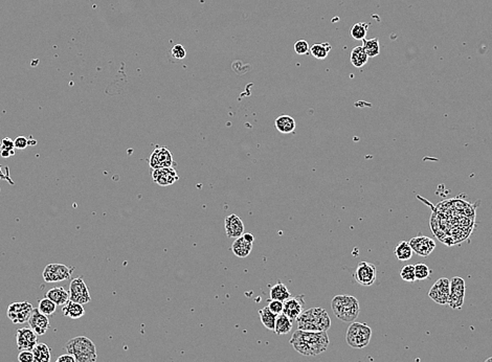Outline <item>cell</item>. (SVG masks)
I'll use <instances>...</instances> for the list:
<instances>
[{"label": "cell", "instance_id": "obj_26", "mask_svg": "<svg viewBox=\"0 0 492 362\" xmlns=\"http://www.w3.org/2000/svg\"><path fill=\"white\" fill-rule=\"evenodd\" d=\"M292 329V321L287 317L285 314H280L277 316V322H276V329L275 333L277 335H286L288 334Z\"/></svg>", "mask_w": 492, "mask_h": 362}, {"label": "cell", "instance_id": "obj_38", "mask_svg": "<svg viewBox=\"0 0 492 362\" xmlns=\"http://www.w3.org/2000/svg\"><path fill=\"white\" fill-rule=\"evenodd\" d=\"M268 309L275 313L276 315H280L283 313V308H284V303L276 300H268Z\"/></svg>", "mask_w": 492, "mask_h": 362}, {"label": "cell", "instance_id": "obj_43", "mask_svg": "<svg viewBox=\"0 0 492 362\" xmlns=\"http://www.w3.org/2000/svg\"><path fill=\"white\" fill-rule=\"evenodd\" d=\"M485 362H492V357H489V358H487V359L485 360Z\"/></svg>", "mask_w": 492, "mask_h": 362}, {"label": "cell", "instance_id": "obj_3", "mask_svg": "<svg viewBox=\"0 0 492 362\" xmlns=\"http://www.w3.org/2000/svg\"><path fill=\"white\" fill-rule=\"evenodd\" d=\"M64 350L67 354L73 356L77 362H95L97 359L95 345L85 336H77L70 339Z\"/></svg>", "mask_w": 492, "mask_h": 362}, {"label": "cell", "instance_id": "obj_27", "mask_svg": "<svg viewBox=\"0 0 492 362\" xmlns=\"http://www.w3.org/2000/svg\"><path fill=\"white\" fill-rule=\"evenodd\" d=\"M350 60H351V63L353 64L354 67L360 68V67L364 66L365 64L367 63L368 57H367V55L365 54V52H364V50H363L362 46H356V47H354V49L352 50V52H351Z\"/></svg>", "mask_w": 492, "mask_h": 362}, {"label": "cell", "instance_id": "obj_35", "mask_svg": "<svg viewBox=\"0 0 492 362\" xmlns=\"http://www.w3.org/2000/svg\"><path fill=\"white\" fill-rule=\"evenodd\" d=\"M15 143H14V140L9 138V137H6L2 140V143H0V152H3V151H7V152H10L12 155L15 154Z\"/></svg>", "mask_w": 492, "mask_h": 362}, {"label": "cell", "instance_id": "obj_4", "mask_svg": "<svg viewBox=\"0 0 492 362\" xmlns=\"http://www.w3.org/2000/svg\"><path fill=\"white\" fill-rule=\"evenodd\" d=\"M335 316L345 323H353L359 315L360 307L356 297L352 295H336L331 302Z\"/></svg>", "mask_w": 492, "mask_h": 362}, {"label": "cell", "instance_id": "obj_33", "mask_svg": "<svg viewBox=\"0 0 492 362\" xmlns=\"http://www.w3.org/2000/svg\"><path fill=\"white\" fill-rule=\"evenodd\" d=\"M400 278L407 283H414L416 281L415 276V265H405L400 270Z\"/></svg>", "mask_w": 492, "mask_h": 362}, {"label": "cell", "instance_id": "obj_36", "mask_svg": "<svg viewBox=\"0 0 492 362\" xmlns=\"http://www.w3.org/2000/svg\"><path fill=\"white\" fill-rule=\"evenodd\" d=\"M310 51V46L308 44V42L305 40H299L296 42L294 44V52L298 55H306L308 54Z\"/></svg>", "mask_w": 492, "mask_h": 362}, {"label": "cell", "instance_id": "obj_31", "mask_svg": "<svg viewBox=\"0 0 492 362\" xmlns=\"http://www.w3.org/2000/svg\"><path fill=\"white\" fill-rule=\"evenodd\" d=\"M38 310L40 311V313H42L46 316H51L56 312L57 305L54 302H52L51 300H48L47 297H44V299L39 301Z\"/></svg>", "mask_w": 492, "mask_h": 362}, {"label": "cell", "instance_id": "obj_12", "mask_svg": "<svg viewBox=\"0 0 492 362\" xmlns=\"http://www.w3.org/2000/svg\"><path fill=\"white\" fill-rule=\"evenodd\" d=\"M149 164L152 170L169 167L175 164L173 155L167 147H157L150 155Z\"/></svg>", "mask_w": 492, "mask_h": 362}, {"label": "cell", "instance_id": "obj_14", "mask_svg": "<svg viewBox=\"0 0 492 362\" xmlns=\"http://www.w3.org/2000/svg\"><path fill=\"white\" fill-rule=\"evenodd\" d=\"M152 179L160 186H169L179 179V175L173 166L161 167L153 170Z\"/></svg>", "mask_w": 492, "mask_h": 362}, {"label": "cell", "instance_id": "obj_20", "mask_svg": "<svg viewBox=\"0 0 492 362\" xmlns=\"http://www.w3.org/2000/svg\"><path fill=\"white\" fill-rule=\"evenodd\" d=\"M275 124H276V128L278 129V131L280 133H283V134L292 133L297 128V123H296L294 118L289 116V115H287V114L279 116L276 119Z\"/></svg>", "mask_w": 492, "mask_h": 362}, {"label": "cell", "instance_id": "obj_37", "mask_svg": "<svg viewBox=\"0 0 492 362\" xmlns=\"http://www.w3.org/2000/svg\"><path fill=\"white\" fill-rule=\"evenodd\" d=\"M171 55L176 60H183L187 57V52L181 44H176L171 50Z\"/></svg>", "mask_w": 492, "mask_h": 362}, {"label": "cell", "instance_id": "obj_2", "mask_svg": "<svg viewBox=\"0 0 492 362\" xmlns=\"http://www.w3.org/2000/svg\"><path fill=\"white\" fill-rule=\"evenodd\" d=\"M296 322L298 330L308 332H327L331 327L330 316L321 307L304 311Z\"/></svg>", "mask_w": 492, "mask_h": 362}, {"label": "cell", "instance_id": "obj_19", "mask_svg": "<svg viewBox=\"0 0 492 362\" xmlns=\"http://www.w3.org/2000/svg\"><path fill=\"white\" fill-rule=\"evenodd\" d=\"M45 297L57 306H64L69 301V293L68 290H65L63 287H55L46 292Z\"/></svg>", "mask_w": 492, "mask_h": 362}, {"label": "cell", "instance_id": "obj_23", "mask_svg": "<svg viewBox=\"0 0 492 362\" xmlns=\"http://www.w3.org/2000/svg\"><path fill=\"white\" fill-rule=\"evenodd\" d=\"M34 362H51L52 350L46 344H37L33 349Z\"/></svg>", "mask_w": 492, "mask_h": 362}, {"label": "cell", "instance_id": "obj_5", "mask_svg": "<svg viewBox=\"0 0 492 362\" xmlns=\"http://www.w3.org/2000/svg\"><path fill=\"white\" fill-rule=\"evenodd\" d=\"M372 329L365 324L353 322L347 330L346 342L353 349H364L370 344Z\"/></svg>", "mask_w": 492, "mask_h": 362}, {"label": "cell", "instance_id": "obj_7", "mask_svg": "<svg viewBox=\"0 0 492 362\" xmlns=\"http://www.w3.org/2000/svg\"><path fill=\"white\" fill-rule=\"evenodd\" d=\"M465 291L466 283L462 278L455 276V278L450 280V292L447 306L454 310L462 309L465 300Z\"/></svg>", "mask_w": 492, "mask_h": 362}, {"label": "cell", "instance_id": "obj_16", "mask_svg": "<svg viewBox=\"0 0 492 362\" xmlns=\"http://www.w3.org/2000/svg\"><path fill=\"white\" fill-rule=\"evenodd\" d=\"M29 325H30V328L38 336L44 335L48 331V329L51 328V323H50L48 316H46L42 313H40L38 308H34L33 312H32V315L29 319Z\"/></svg>", "mask_w": 492, "mask_h": 362}, {"label": "cell", "instance_id": "obj_1", "mask_svg": "<svg viewBox=\"0 0 492 362\" xmlns=\"http://www.w3.org/2000/svg\"><path fill=\"white\" fill-rule=\"evenodd\" d=\"M327 332H308L298 330L290 338L293 349L303 356H316L324 353L329 346Z\"/></svg>", "mask_w": 492, "mask_h": 362}, {"label": "cell", "instance_id": "obj_34", "mask_svg": "<svg viewBox=\"0 0 492 362\" xmlns=\"http://www.w3.org/2000/svg\"><path fill=\"white\" fill-rule=\"evenodd\" d=\"M432 270L429 269V267L425 264H417L415 265V276L417 281H424L429 278Z\"/></svg>", "mask_w": 492, "mask_h": 362}, {"label": "cell", "instance_id": "obj_42", "mask_svg": "<svg viewBox=\"0 0 492 362\" xmlns=\"http://www.w3.org/2000/svg\"><path fill=\"white\" fill-rule=\"evenodd\" d=\"M243 238L246 240V241H249L250 243H253L254 244V241H255V237L252 235V233L250 232H244V235H243Z\"/></svg>", "mask_w": 492, "mask_h": 362}, {"label": "cell", "instance_id": "obj_13", "mask_svg": "<svg viewBox=\"0 0 492 362\" xmlns=\"http://www.w3.org/2000/svg\"><path fill=\"white\" fill-rule=\"evenodd\" d=\"M16 344L20 351H33L38 344V335L31 328L18 329L16 333Z\"/></svg>", "mask_w": 492, "mask_h": 362}, {"label": "cell", "instance_id": "obj_39", "mask_svg": "<svg viewBox=\"0 0 492 362\" xmlns=\"http://www.w3.org/2000/svg\"><path fill=\"white\" fill-rule=\"evenodd\" d=\"M19 362H34V355L32 351H20L18 354Z\"/></svg>", "mask_w": 492, "mask_h": 362}, {"label": "cell", "instance_id": "obj_22", "mask_svg": "<svg viewBox=\"0 0 492 362\" xmlns=\"http://www.w3.org/2000/svg\"><path fill=\"white\" fill-rule=\"evenodd\" d=\"M62 313L64 316L69 317L71 319H79L81 317H83L85 314V309L83 305L75 303L72 301H68L63 307H62Z\"/></svg>", "mask_w": 492, "mask_h": 362}, {"label": "cell", "instance_id": "obj_40", "mask_svg": "<svg viewBox=\"0 0 492 362\" xmlns=\"http://www.w3.org/2000/svg\"><path fill=\"white\" fill-rule=\"evenodd\" d=\"M14 143H15L16 149H19V150H23V149H26L30 142H29V139L26 136H18L14 140Z\"/></svg>", "mask_w": 492, "mask_h": 362}, {"label": "cell", "instance_id": "obj_8", "mask_svg": "<svg viewBox=\"0 0 492 362\" xmlns=\"http://www.w3.org/2000/svg\"><path fill=\"white\" fill-rule=\"evenodd\" d=\"M34 307L29 302H20V303H13L8 307V318L15 325L24 324L29 322V319L32 315Z\"/></svg>", "mask_w": 492, "mask_h": 362}, {"label": "cell", "instance_id": "obj_11", "mask_svg": "<svg viewBox=\"0 0 492 362\" xmlns=\"http://www.w3.org/2000/svg\"><path fill=\"white\" fill-rule=\"evenodd\" d=\"M450 292V281L446 278H441L435 282L430 288L428 296L430 300L441 306H447Z\"/></svg>", "mask_w": 492, "mask_h": 362}, {"label": "cell", "instance_id": "obj_15", "mask_svg": "<svg viewBox=\"0 0 492 362\" xmlns=\"http://www.w3.org/2000/svg\"><path fill=\"white\" fill-rule=\"evenodd\" d=\"M305 311L304 295L290 296L288 300L284 302L283 314L289 317L291 321H297V318Z\"/></svg>", "mask_w": 492, "mask_h": 362}, {"label": "cell", "instance_id": "obj_18", "mask_svg": "<svg viewBox=\"0 0 492 362\" xmlns=\"http://www.w3.org/2000/svg\"><path fill=\"white\" fill-rule=\"evenodd\" d=\"M225 226V232H227V236L231 239H238L242 237L245 232V227L244 223L241 220V218L235 214H232L225 218L224 222Z\"/></svg>", "mask_w": 492, "mask_h": 362}, {"label": "cell", "instance_id": "obj_25", "mask_svg": "<svg viewBox=\"0 0 492 362\" xmlns=\"http://www.w3.org/2000/svg\"><path fill=\"white\" fill-rule=\"evenodd\" d=\"M259 316H260V319H261V323L263 324V326L266 328V329H268L269 331H273L275 332V329H276V322H277V316L275 313H273L268 307H265L261 310H259Z\"/></svg>", "mask_w": 492, "mask_h": 362}, {"label": "cell", "instance_id": "obj_10", "mask_svg": "<svg viewBox=\"0 0 492 362\" xmlns=\"http://www.w3.org/2000/svg\"><path fill=\"white\" fill-rule=\"evenodd\" d=\"M376 278L377 269L374 264L368 262H360L357 265L354 272V279L359 285L363 287L372 286L376 282Z\"/></svg>", "mask_w": 492, "mask_h": 362}, {"label": "cell", "instance_id": "obj_9", "mask_svg": "<svg viewBox=\"0 0 492 362\" xmlns=\"http://www.w3.org/2000/svg\"><path fill=\"white\" fill-rule=\"evenodd\" d=\"M68 293H69V300L75 303L84 306L85 304H88L91 302L89 289L82 278H76L70 282Z\"/></svg>", "mask_w": 492, "mask_h": 362}, {"label": "cell", "instance_id": "obj_17", "mask_svg": "<svg viewBox=\"0 0 492 362\" xmlns=\"http://www.w3.org/2000/svg\"><path fill=\"white\" fill-rule=\"evenodd\" d=\"M409 245H411L413 251L421 255V257H428L436 248L435 241L432 238L425 236H418L412 238L411 241H409Z\"/></svg>", "mask_w": 492, "mask_h": 362}, {"label": "cell", "instance_id": "obj_28", "mask_svg": "<svg viewBox=\"0 0 492 362\" xmlns=\"http://www.w3.org/2000/svg\"><path fill=\"white\" fill-rule=\"evenodd\" d=\"M413 249L409 245V242L407 241H402L400 242L396 248H395V255L399 261H408L411 260L413 257Z\"/></svg>", "mask_w": 492, "mask_h": 362}, {"label": "cell", "instance_id": "obj_24", "mask_svg": "<svg viewBox=\"0 0 492 362\" xmlns=\"http://www.w3.org/2000/svg\"><path fill=\"white\" fill-rule=\"evenodd\" d=\"M269 295L272 300H276L284 303L286 300H288L291 296V293L288 290V288H287L281 281H279L275 286L270 288Z\"/></svg>", "mask_w": 492, "mask_h": 362}, {"label": "cell", "instance_id": "obj_21", "mask_svg": "<svg viewBox=\"0 0 492 362\" xmlns=\"http://www.w3.org/2000/svg\"><path fill=\"white\" fill-rule=\"evenodd\" d=\"M253 250V243H250L249 241H246L243 236L235 239L233 245H232V251L234 252L235 255H237L238 258H246L249 257L250 253Z\"/></svg>", "mask_w": 492, "mask_h": 362}, {"label": "cell", "instance_id": "obj_6", "mask_svg": "<svg viewBox=\"0 0 492 362\" xmlns=\"http://www.w3.org/2000/svg\"><path fill=\"white\" fill-rule=\"evenodd\" d=\"M75 269V267H69L64 264H48L44 268L42 276L46 283L62 282L70 279Z\"/></svg>", "mask_w": 492, "mask_h": 362}, {"label": "cell", "instance_id": "obj_32", "mask_svg": "<svg viewBox=\"0 0 492 362\" xmlns=\"http://www.w3.org/2000/svg\"><path fill=\"white\" fill-rule=\"evenodd\" d=\"M368 25L363 22H358L354 25L351 29V36L355 40H363L366 36Z\"/></svg>", "mask_w": 492, "mask_h": 362}, {"label": "cell", "instance_id": "obj_30", "mask_svg": "<svg viewBox=\"0 0 492 362\" xmlns=\"http://www.w3.org/2000/svg\"><path fill=\"white\" fill-rule=\"evenodd\" d=\"M331 45L329 43H315L310 47V54L318 60H324L327 58L328 54L331 51Z\"/></svg>", "mask_w": 492, "mask_h": 362}, {"label": "cell", "instance_id": "obj_41", "mask_svg": "<svg viewBox=\"0 0 492 362\" xmlns=\"http://www.w3.org/2000/svg\"><path fill=\"white\" fill-rule=\"evenodd\" d=\"M56 362H77L76 359L73 358V356H71L70 354H64V355H61L57 358Z\"/></svg>", "mask_w": 492, "mask_h": 362}, {"label": "cell", "instance_id": "obj_29", "mask_svg": "<svg viewBox=\"0 0 492 362\" xmlns=\"http://www.w3.org/2000/svg\"><path fill=\"white\" fill-rule=\"evenodd\" d=\"M363 50L365 54L367 55L368 58H374L379 55L380 53V44H379V39L378 38H373V39H363Z\"/></svg>", "mask_w": 492, "mask_h": 362}]
</instances>
